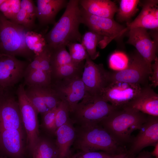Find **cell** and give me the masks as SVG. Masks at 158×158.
I'll use <instances>...</instances> for the list:
<instances>
[{"label": "cell", "mask_w": 158, "mask_h": 158, "mask_svg": "<svg viewBox=\"0 0 158 158\" xmlns=\"http://www.w3.org/2000/svg\"><path fill=\"white\" fill-rule=\"evenodd\" d=\"M29 63L14 56L0 54V87H13L20 81Z\"/></svg>", "instance_id": "cell-12"}, {"label": "cell", "mask_w": 158, "mask_h": 158, "mask_svg": "<svg viewBox=\"0 0 158 158\" xmlns=\"http://www.w3.org/2000/svg\"><path fill=\"white\" fill-rule=\"evenodd\" d=\"M42 53L40 55L35 56L33 60L29 63L26 68L24 77L39 68Z\"/></svg>", "instance_id": "cell-37"}, {"label": "cell", "mask_w": 158, "mask_h": 158, "mask_svg": "<svg viewBox=\"0 0 158 158\" xmlns=\"http://www.w3.org/2000/svg\"><path fill=\"white\" fill-rule=\"evenodd\" d=\"M75 128L73 145L80 152L101 151L114 154L127 151L99 123L78 126Z\"/></svg>", "instance_id": "cell-2"}, {"label": "cell", "mask_w": 158, "mask_h": 158, "mask_svg": "<svg viewBox=\"0 0 158 158\" xmlns=\"http://www.w3.org/2000/svg\"><path fill=\"white\" fill-rule=\"evenodd\" d=\"M116 109L101 97L86 95L70 113V118L78 126L99 123Z\"/></svg>", "instance_id": "cell-5"}, {"label": "cell", "mask_w": 158, "mask_h": 158, "mask_svg": "<svg viewBox=\"0 0 158 158\" xmlns=\"http://www.w3.org/2000/svg\"><path fill=\"white\" fill-rule=\"evenodd\" d=\"M57 107L49 110L42 116V125L46 131L50 134L55 135L56 130L55 119Z\"/></svg>", "instance_id": "cell-34"}, {"label": "cell", "mask_w": 158, "mask_h": 158, "mask_svg": "<svg viewBox=\"0 0 158 158\" xmlns=\"http://www.w3.org/2000/svg\"><path fill=\"white\" fill-rule=\"evenodd\" d=\"M146 114L124 107L116 109L99 123L121 144L130 143L131 134L139 130L146 121Z\"/></svg>", "instance_id": "cell-3"}, {"label": "cell", "mask_w": 158, "mask_h": 158, "mask_svg": "<svg viewBox=\"0 0 158 158\" xmlns=\"http://www.w3.org/2000/svg\"><path fill=\"white\" fill-rule=\"evenodd\" d=\"M154 61V63L151 65L152 71L149 80L151 82L150 86L156 87L158 85V58L157 56Z\"/></svg>", "instance_id": "cell-36"}, {"label": "cell", "mask_w": 158, "mask_h": 158, "mask_svg": "<svg viewBox=\"0 0 158 158\" xmlns=\"http://www.w3.org/2000/svg\"><path fill=\"white\" fill-rule=\"evenodd\" d=\"M80 6L88 13L97 16L113 19L118 7L109 0H80Z\"/></svg>", "instance_id": "cell-19"}, {"label": "cell", "mask_w": 158, "mask_h": 158, "mask_svg": "<svg viewBox=\"0 0 158 158\" xmlns=\"http://www.w3.org/2000/svg\"><path fill=\"white\" fill-rule=\"evenodd\" d=\"M66 46L62 45L54 49H49V59L51 71L60 66L73 62Z\"/></svg>", "instance_id": "cell-25"}, {"label": "cell", "mask_w": 158, "mask_h": 158, "mask_svg": "<svg viewBox=\"0 0 158 158\" xmlns=\"http://www.w3.org/2000/svg\"><path fill=\"white\" fill-rule=\"evenodd\" d=\"M81 43L84 47L90 59L94 60L99 56L97 47L104 48L108 43L104 37L91 31H86L82 35Z\"/></svg>", "instance_id": "cell-21"}, {"label": "cell", "mask_w": 158, "mask_h": 158, "mask_svg": "<svg viewBox=\"0 0 158 158\" xmlns=\"http://www.w3.org/2000/svg\"><path fill=\"white\" fill-rule=\"evenodd\" d=\"M142 87L138 84L111 82L104 90L101 97L116 109L122 108L136 97Z\"/></svg>", "instance_id": "cell-10"}, {"label": "cell", "mask_w": 158, "mask_h": 158, "mask_svg": "<svg viewBox=\"0 0 158 158\" xmlns=\"http://www.w3.org/2000/svg\"><path fill=\"white\" fill-rule=\"evenodd\" d=\"M37 15V7L33 1L22 0L20 9L12 21L23 26L29 31H33L36 27L35 20Z\"/></svg>", "instance_id": "cell-20"}, {"label": "cell", "mask_w": 158, "mask_h": 158, "mask_svg": "<svg viewBox=\"0 0 158 158\" xmlns=\"http://www.w3.org/2000/svg\"><path fill=\"white\" fill-rule=\"evenodd\" d=\"M81 23L89 29L104 38L108 44L121 36L128 30L113 19L100 17L87 12L80 6Z\"/></svg>", "instance_id": "cell-9"}, {"label": "cell", "mask_w": 158, "mask_h": 158, "mask_svg": "<svg viewBox=\"0 0 158 158\" xmlns=\"http://www.w3.org/2000/svg\"><path fill=\"white\" fill-rule=\"evenodd\" d=\"M137 135L132 138L128 152L135 155L146 147L158 143V116L148 115Z\"/></svg>", "instance_id": "cell-14"}, {"label": "cell", "mask_w": 158, "mask_h": 158, "mask_svg": "<svg viewBox=\"0 0 158 158\" xmlns=\"http://www.w3.org/2000/svg\"><path fill=\"white\" fill-rule=\"evenodd\" d=\"M25 94L38 113L42 115L49 110L39 92L36 86H27Z\"/></svg>", "instance_id": "cell-28"}, {"label": "cell", "mask_w": 158, "mask_h": 158, "mask_svg": "<svg viewBox=\"0 0 158 158\" xmlns=\"http://www.w3.org/2000/svg\"><path fill=\"white\" fill-rule=\"evenodd\" d=\"M70 158H78L76 154L71 155Z\"/></svg>", "instance_id": "cell-41"}, {"label": "cell", "mask_w": 158, "mask_h": 158, "mask_svg": "<svg viewBox=\"0 0 158 158\" xmlns=\"http://www.w3.org/2000/svg\"><path fill=\"white\" fill-rule=\"evenodd\" d=\"M30 155L32 158H57L55 142L47 138L40 136L37 144Z\"/></svg>", "instance_id": "cell-23"}, {"label": "cell", "mask_w": 158, "mask_h": 158, "mask_svg": "<svg viewBox=\"0 0 158 158\" xmlns=\"http://www.w3.org/2000/svg\"><path fill=\"white\" fill-rule=\"evenodd\" d=\"M153 150L150 152L151 155L155 158H158V143L154 146Z\"/></svg>", "instance_id": "cell-40"}, {"label": "cell", "mask_w": 158, "mask_h": 158, "mask_svg": "<svg viewBox=\"0 0 158 158\" xmlns=\"http://www.w3.org/2000/svg\"><path fill=\"white\" fill-rule=\"evenodd\" d=\"M128 158H155L151 154L150 152L148 151L142 150L135 155H130Z\"/></svg>", "instance_id": "cell-38"}, {"label": "cell", "mask_w": 158, "mask_h": 158, "mask_svg": "<svg viewBox=\"0 0 158 158\" xmlns=\"http://www.w3.org/2000/svg\"><path fill=\"white\" fill-rule=\"evenodd\" d=\"M71 120L59 128L55 135L57 158H70L71 147L75 139L76 131Z\"/></svg>", "instance_id": "cell-18"}, {"label": "cell", "mask_w": 158, "mask_h": 158, "mask_svg": "<svg viewBox=\"0 0 158 158\" xmlns=\"http://www.w3.org/2000/svg\"><path fill=\"white\" fill-rule=\"evenodd\" d=\"M124 107L158 116V95L150 86H143L136 97Z\"/></svg>", "instance_id": "cell-15"}, {"label": "cell", "mask_w": 158, "mask_h": 158, "mask_svg": "<svg viewBox=\"0 0 158 158\" xmlns=\"http://www.w3.org/2000/svg\"><path fill=\"white\" fill-rule=\"evenodd\" d=\"M76 154L78 158H107L113 154L98 151L87 152H80Z\"/></svg>", "instance_id": "cell-35"}, {"label": "cell", "mask_w": 158, "mask_h": 158, "mask_svg": "<svg viewBox=\"0 0 158 158\" xmlns=\"http://www.w3.org/2000/svg\"><path fill=\"white\" fill-rule=\"evenodd\" d=\"M129 156L127 151L120 154H112L107 158H128Z\"/></svg>", "instance_id": "cell-39"}, {"label": "cell", "mask_w": 158, "mask_h": 158, "mask_svg": "<svg viewBox=\"0 0 158 158\" xmlns=\"http://www.w3.org/2000/svg\"><path fill=\"white\" fill-rule=\"evenodd\" d=\"M84 64L85 61L79 63L72 62L52 70L51 73V82L81 76Z\"/></svg>", "instance_id": "cell-22"}, {"label": "cell", "mask_w": 158, "mask_h": 158, "mask_svg": "<svg viewBox=\"0 0 158 158\" xmlns=\"http://www.w3.org/2000/svg\"><path fill=\"white\" fill-rule=\"evenodd\" d=\"M29 31L7 19L0 11V54L21 57L31 62L35 56L26 44Z\"/></svg>", "instance_id": "cell-4"}, {"label": "cell", "mask_w": 158, "mask_h": 158, "mask_svg": "<svg viewBox=\"0 0 158 158\" xmlns=\"http://www.w3.org/2000/svg\"><path fill=\"white\" fill-rule=\"evenodd\" d=\"M129 59L124 53L115 52L110 56L109 60L110 67L115 71L124 69L128 66Z\"/></svg>", "instance_id": "cell-33"}, {"label": "cell", "mask_w": 158, "mask_h": 158, "mask_svg": "<svg viewBox=\"0 0 158 158\" xmlns=\"http://www.w3.org/2000/svg\"><path fill=\"white\" fill-rule=\"evenodd\" d=\"M70 110L67 102L61 100L58 104L55 115V127L56 130L71 120Z\"/></svg>", "instance_id": "cell-32"}, {"label": "cell", "mask_w": 158, "mask_h": 158, "mask_svg": "<svg viewBox=\"0 0 158 158\" xmlns=\"http://www.w3.org/2000/svg\"><path fill=\"white\" fill-rule=\"evenodd\" d=\"M81 76L51 81V87L60 100L68 104L70 113L86 95Z\"/></svg>", "instance_id": "cell-11"}, {"label": "cell", "mask_w": 158, "mask_h": 158, "mask_svg": "<svg viewBox=\"0 0 158 158\" xmlns=\"http://www.w3.org/2000/svg\"><path fill=\"white\" fill-rule=\"evenodd\" d=\"M23 84L27 86L47 87L51 86V78L38 68L25 76Z\"/></svg>", "instance_id": "cell-27"}, {"label": "cell", "mask_w": 158, "mask_h": 158, "mask_svg": "<svg viewBox=\"0 0 158 158\" xmlns=\"http://www.w3.org/2000/svg\"><path fill=\"white\" fill-rule=\"evenodd\" d=\"M65 10L51 29L44 35L49 49L67 44L70 42L81 43L82 35L79 31L81 23L79 0L68 1Z\"/></svg>", "instance_id": "cell-1"}, {"label": "cell", "mask_w": 158, "mask_h": 158, "mask_svg": "<svg viewBox=\"0 0 158 158\" xmlns=\"http://www.w3.org/2000/svg\"><path fill=\"white\" fill-rule=\"evenodd\" d=\"M128 30L127 43L136 48L138 53L151 68L152 62L157 57V40L152 39L145 29L134 28Z\"/></svg>", "instance_id": "cell-13"}, {"label": "cell", "mask_w": 158, "mask_h": 158, "mask_svg": "<svg viewBox=\"0 0 158 158\" xmlns=\"http://www.w3.org/2000/svg\"><path fill=\"white\" fill-rule=\"evenodd\" d=\"M138 0H121L117 12V18L120 22L128 21L138 10Z\"/></svg>", "instance_id": "cell-26"}, {"label": "cell", "mask_w": 158, "mask_h": 158, "mask_svg": "<svg viewBox=\"0 0 158 158\" xmlns=\"http://www.w3.org/2000/svg\"><path fill=\"white\" fill-rule=\"evenodd\" d=\"M138 15L130 23H127L128 29L141 28L147 30H157L158 28V1L145 0Z\"/></svg>", "instance_id": "cell-16"}, {"label": "cell", "mask_w": 158, "mask_h": 158, "mask_svg": "<svg viewBox=\"0 0 158 158\" xmlns=\"http://www.w3.org/2000/svg\"><path fill=\"white\" fill-rule=\"evenodd\" d=\"M16 93L26 135V150L30 154L40 137L37 117L38 113L26 96L23 83L19 85Z\"/></svg>", "instance_id": "cell-6"}, {"label": "cell", "mask_w": 158, "mask_h": 158, "mask_svg": "<svg viewBox=\"0 0 158 158\" xmlns=\"http://www.w3.org/2000/svg\"><path fill=\"white\" fill-rule=\"evenodd\" d=\"M152 70L137 52L131 57L127 67L123 70L108 71L110 82L120 81L147 85Z\"/></svg>", "instance_id": "cell-7"}, {"label": "cell", "mask_w": 158, "mask_h": 158, "mask_svg": "<svg viewBox=\"0 0 158 158\" xmlns=\"http://www.w3.org/2000/svg\"><path fill=\"white\" fill-rule=\"evenodd\" d=\"M44 35L33 31H29L26 34L25 37L26 45L35 56L41 54L47 47Z\"/></svg>", "instance_id": "cell-24"}, {"label": "cell", "mask_w": 158, "mask_h": 158, "mask_svg": "<svg viewBox=\"0 0 158 158\" xmlns=\"http://www.w3.org/2000/svg\"><path fill=\"white\" fill-rule=\"evenodd\" d=\"M66 46L73 62L79 63L85 61L89 56L84 47L82 43L77 42H70Z\"/></svg>", "instance_id": "cell-30"}, {"label": "cell", "mask_w": 158, "mask_h": 158, "mask_svg": "<svg viewBox=\"0 0 158 158\" xmlns=\"http://www.w3.org/2000/svg\"><path fill=\"white\" fill-rule=\"evenodd\" d=\"M21 0H6L1 5L0 11L7 19L13 21L20 8Z\"/></svg>", "instance_id": "cell-31"}, {"label": "cell", "mask_w": 158, "mask_h": 158, "mask_svg": "<svg viewBox=\"0 0 158 158\" xmlns=\"http://www.w3.org/2000/svg\"><path fill=\"white\" fill-rule=\"evenodd\" d=\"M37 18L40 27L49 24L54 25L58 13L66 8V0H37Z\"/></svg>", "instance_id": "cell-17"}, {"label": "cell", "mask_w": 158, "mask_h": 158, "mask_svg": "<svg viewBox=\"0 0 158 158\" xmlns=\"http://www.w3.org/2000/svg\"><path fill=\"white\" fill-rule=\"evenodd\" d=\"M0 158H8L7 157L2 155H0Z\"/></svg>", "instance_id": "cell-43"}, {"label": "cell", "mask_w": 158, "mask_h": 158, "mask_svg": "<svg viewBox=\"0 0 158 158\" xmlns=\"http://www.w3.org/2000/svg\"><path fill=\"white\" fill-rule=\"evenodd\" d=\"M36 87L43 100L49 110L53 109L57 107L61 100L52 88L51 85L47 87Z\"/></svg>", "instance_id": "cell-29"}, {"label": "cell", "mask_w": 158, "mask_h": 158, "mask_svg": "<svg viewBox=\"0 0 158 158\" xmlns=\"http://www.w3.org/2000/svg\"><path fill=\"white\" fill-rule=\"evenodd\" d=\"M6 0H0V8L2 4Z\"/></svg>", "instance_id": "cell-42"}, {"label": "cell", "mask_w": 158, "mask_h": 158, "mask_svg": "<svg viewBox=\"0 0 158 158\" xmlns=\"http://www.w3.org/2000/svg\"><path fill=\"white\" fill-rule=\"evenodd\" d=\"M82 80L86 95L93 97H101L102 92L109 83L108 71L102 63H94L88 56L85 60Z\"/></svg>", "instance_id": "cell-8"}]
</instances>
